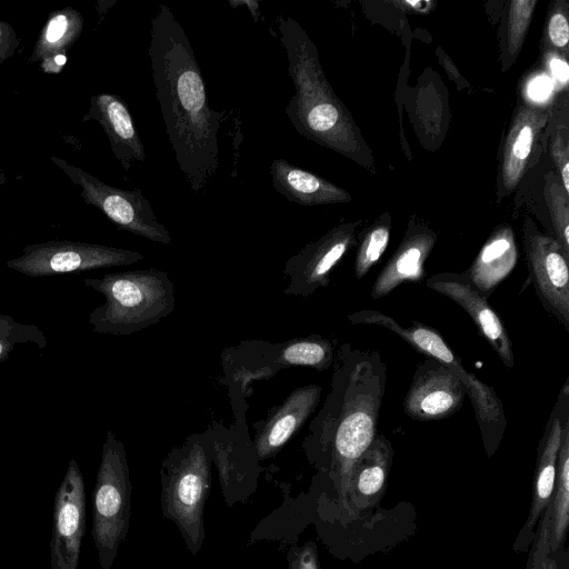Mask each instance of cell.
<instances>
[{
	"mask_svg": "<svg viewBox=\"0 0 569 569\" xmlns=\"http://www.w3.org/2000/svg\"><path fill=\"white\" fill-rule=\"evenodd\" d=\"M321 391L318 385H307L295 389L284 399L254 438V449L260 460L274 457L300 430L317 408Z\"/></svg>",
	"mask_w": 569,
	"mask_h": 569,
	"instance_id": "cell-18",
	"label": "cell"
},
{
	"mask_svg": "<svg viewBox=\"0 0 569 569\" xmlns=\"http://www.w3.org/2000/svg\"><path fill=\"white\" fill-rule=\"evenodd\" d=\"M396 4L403 7L407 10L419 12V13H426L432 9L435 6V2L432 1H401V2H395Z\"/></svg>",
	"mask_w": 569,
	"mask_h": 569,
	"instance_id": "cell-35",
	"label": "cell"
},
{
	"mask_svg": "<svg viewBox=\"0 0 569 569\" xmlns=\"http://www.w3.org/2000/svg\"><path fill=\"white\" fill-rule=\"evenodd\" d=\"M358 226L359 222L341 223L291 256L284 264L288 284L283 293L308 298L328 286L332 270L356 244Z\"/></svg>",
	"mask_w": 569,
	"mask_h": 569,
	"instance_id": "cell-11",
	"label": "cell"
},
{
	"mask_svg": "<svg viewBox=\"0 0 569 569\" xmlns=\"http://www.w3.org/2000/svg\"><path fill=\"white\" fill-rule=\"evenodd\" d=\"M429 289L457 302L473 320L479 333L509 369L515 355L509 332L487 298L470 282L466 273L439 272L426 279Z\"/></svg>",
	"mask_w": 569,
	"mask_h": 569,
	"instance_id": "cell-15",
	"label": "cell"
},
{
	"mask_svg": "<svg viewBox=\"0 0 569 569\" xmlns=\"http://www.w3.org/2000/svg\"><path fill=\"white\" fill-rule=\"evenodd\" d=\"M523 247L530 280L542 306L569 331V256L530 219L523 224Z\"/></svg>",
	"mask_w": 569,
	"mask_h": 569,
	"instance_id": "cell-10",
	"label": "cell"
},
{
	"mask_svg": "<svg viewBox=\"0 0 569 569\" xmlns=\"http://www.w3.org/2000/svg\"><path fill=\"white\" fill-rule=\"evenodd\" d=\"M288 569H320L317 547L312 541L288 551Z\"/></svg>",
	"mask_w": 569,
	"mask_h": 569,
	"instance_id": "cell-33",
	"label": "cell"
},
{
	"mask_svg": "<svg viewBox=\"0 0 569 569\" xmlns=\"http://www.w3.org/2000/svg\"><path fill=\"white\" fill-rule=\"evenodd\" d=\"M386 385L387 368L378 351L343 343L335 359L331 391L310 427L349 513L352 471L377 435Z\"/></svg>",
	"mask_w": 569,
	"mask_h": 569,
	"instance_id": "cell-2",
	"label": "cell"
},
{
	"mask_svg": "<svg viewBox=\"0 0 569 569\" xmlns=\"http://www.w3.org/2000/svg\"><path fill=\"white\" fill-rule=\"evenodd\" d=\"M536 4V0H513L509 3L507 52L511 60L517 58L522 48Z\"/></svg>",
	"mask_w": 569,
	"mask_h": 569,
	"instance_id": "cell-30",
	"label": "cell"
},
{
	"mask_svg": "<svg viewBox=\"0 0 569 569\" xmlns=\"http://www.w3.org/2000/svg\"><path fill=\"white\" fill-rule=\"evenodd\" d=\"M47 346L44 332L36 325L17 322L11 316L0 315V362L8 360L18 345Z\"/></svg>",
	"mask_w": 569,
	"mask_h": 569,
	"instance_id": "cell-28",
	"label": "cell"
},
{
	"mask_svg": "<svg viewBox=\"0 0 569 569\" xmlns=\"http://www.w3.org/2000/svg\"><path fill=\"white\" fill-rule=\"evenodd\" d=\"M21 44V38L13 27L0 20V64L10 59Z\"/></svg>",
	"mask_w": 569,
	"mask_h": 569,
	"instance_id": "cell-34",
	"label": "cell"
},
{
	"mask_svg": "<svg viewBox=\"0 0 569 569\" xmlns=\"http://www.w3.org/2000/svg\"><path fill=\"white\" fill-rule=\"evenodd\" d=\"M436 240V233L429 229L418 227L408 230L400 246L378 274L371 288V298H383L402 283L420 282L425 278L423 264Z\"/></svg>",
	"mask_w": 569,
	"mask_h": 569,
	"instance_id": "cell-19",
	"label": "cell"
},
{
	"mask_svg": "<svg viewBox=\"0 0 569 569\" xmlns=\"http://www.w3.org/2000/svg\"><path fill=\"white\" fill-rule=\"evenodd\" d=\"M148 56L176 161L191 190L201 192L219 168L218 133L224 112L210 108L191 43L167 4H159L151 19Z\"/></svg>",
	"mask_w": 569,
	"mask_h": 569,
	"instance_id": "cell-1",
	"label": "cell"
},
{
	"mask_svg": "<svg viewBox=\"0 0 569 569\" xmlns=\"http://www.w3.org/2000/svg\"><path fill=\"white\" fill-rule=\"evenodd\" d=\"M550 153L558 170L563 189L569 193V130L567 124H558L550 141Z\"/></svg>",
	"mask_w": 569,
	"mask_h": 569,
	"instance_id": "cell-31",
	"label": "cell"
},
{
	"mask_svg": "<svg viewBox=\"0 0 569 569\" xmlns=\"http://www.w3.org/2000/svg\"><path fill=\"white\" fill-rule=\"evenodd\" d=\"M518 261V247L509 226L497 228L465 272L470 282L488 298L511 273Z\"/></svg>",
	"mask_w": 569,
	"mask_h": 569,
	"instance_id": "cell-23",
	"label": "cell"
},
{
	"mask_svg": "<svg viewBox=\"0 0 569 569\" xmlns=\"http://www.w3.org/2000/svg\"><path fill=\"white\" fill-rule=\"evenodd\" d=\"M8 177L4 173L3 169L0 167V186L7 183Z\"/></svg>",
	"mask_w": 569,
	"mask_h": 569,
	"instance_id": "cell-36",
	"label": "cell"
},
{
	"mask_svg": "<svg viewBox=\"0 0 569 569\" xmlns=\"http://www.w3.org/2000/svg\"><path fill=\"white\" fill-rule=\"evenodd\" d=\"M333 360L332 342L320 336H311L283 343L274 362L280 367L307 366L317 370H326Z\"/></svg>",
	"mask_w": 569,
	"mask_h": 569,
	"instance_id": "cell-25",
	"label": "cell"
},
{
	"mask_svg": "<svg viewBox=\"0 0 569 569\" xmlns=\"http://www.w3.org/2000/svg\"><path fill=\"white\" fill-rule=\"evenodd\" d=\"M278 30L295 87L286 107L292 127L307 139L357 159L359 132L325 77L315 43L291 17H279Z\"/></svg>",
	"mask_w": 569,
	"mask_h": 569,
	"instance_id": "cell-3",
	"label": "cell"
},
{
	"mask_svg": "<svg viewBox=\"0 0 569 569\" xmlns=\"http://www.w3.org/2000/svg\"><path fill=\"white\" fill-rule=\"evenodd\" d=\"M131 511V481L123 443L108 430L92 495V538L102 569L113 565L126 539Z\"/></svg>",
	"mask_w": 569,
	"mask_h": 569,
	"instance_id": "cell-7",
	"label": "cell"
},
{
	"mask_svg": "<svg viewBox=\"0 0 569 569\" xmlns=\"http://www.w3.org/2000/svg\"><path fill=\"white\" fill-rule=\"evenodd\" d=\"M273 189L300 206L343 203L351 196L341 187L283 158L274 159L269 169Z\"/></svg>",
	"mask_w": 569,
	"mask_h": 569,
	"instance_id": "cell-21",
	"label": "cell"
},
{
	"mask_svg": "<svg viewBox=\"0 0 569 569\" xmlns=\"http://www.w3.org/2000/svg\"><path fill=\"white\" fill-rule=\"evenodd\" d=\"M53 507L51 569H78L86 528V491L82 472L74 459L68 463Z\"/></svg>",
	"mask_w": 569,
	"mask_h": 569,
	"instance_id": "cell-12",
	"label": "cell"
},
{
	"mask_svg": "<svg viewBox=\"0 0 569 569\" xmlns=\"http://www.w3.org/2000/svg\"><path fill=\"white\" fill-rule=\"evenodd\" d=\"M143 258L141 252L104 244L49 240L23 247L22 253L6 264L9 269L36 278L130 266Z\"/></svg>",
	"mask_w": 569,
	"mask_h": 569,
	"instance_id": "cell-9",
	"label": "cell"
},
{
	"mask_svg": "<svg viewBox=\"0 0 569 569\" xmlns=\"http://www.w3.org/2000/svg\"><path fill=\"white\" fill-rule=\"evenodd\" d=\"M83 23V16L73 7L52 11L39 32L29 63H38L48 74L60 73L67 63L68 51L82 33Z\"/></svg>",
	"mask_w": 569,
	"mask_h": 569,
	"instance_id": "cell-20",
	"label": "cell"
},
{
	"mask_svg": "<svg viewBox=\"0 0 569 569\" xmlns=\"http://www.w3.org/2000/svg\"><path fill=\"white\" fill-rule=\"evenodd\" d=\"M542 515L548 518L549 545L555 555L563 543L569 525V420L563 427L552 496Z\"/></svg>",
	"mask_w": 569,
	"mask_h": 569,
	"instance_id": "cell-24",
	"label": "cell"
},
{
	"mask_svg": "<svg viewBox=\"0 0 569 569\" xmlns=\"http://www.w3.org/2000/svg\"><path fill=\"white\" fill-rule=\"evenodd\" d=\"M568 1L557 0L548 10L543 43L558 57L568 59L569 18Z\"/></svg>",
	"mask_w": 569,
	"mask_h": 569,
	"instance_id": "cell-29",
	"label": "cell"
},
{
	"mask_svg": "<svg viewBox=\"0 0 569 569\" xmlns=\"http://www.w3.org/2000/svg\"><path fill=\"white\" fill-rule=\"evenodd\" d=\"M548 110L529 101L519 104L512 117L502 150L499 172L500 196L513 191L533 166Z\"/></svg>",
	"mask_w": 569,
	"mask_h": 569,
	"instance_id": "cell-16",
	"label": "cell"
},
{
	"mask_svg": "<svg viewBox=\"0 0 569 569\" xmlns=\"http://www.w3.org/2000/svg\"><path fill=\"white\" fill-rule=\"evenodd\" d=\"M94 120L103 129L111 151L124 171L134 161L143 162L146 151L131 113L118 94L98 93L90 98V106L82 121Z\"/></svg>",
	"mask_w": 569,
	"mask_h": 569,
	"instance_id": "cell-17",
	"label": "cell"
},
{
	"mask_svg": "<svg viewBox=\"0 0 569 569\" xmlns=\"http://www.w3.org/2000/svg\"><path fill=\"white\" fill-rule=\"evenodd\" d=\"M0 412H1V408H0Z\"/></svg>",
	"mask_w": 569,
	"mask_h": 569,
	"instance_id": "cell-37",
	"label": "cell"
},
{
	"mask_svg": "<svg viewBox=\"0 0 569 569\" xmlns=\"http://www.w3.org/2000/svg\"><path fill=\"white\" fill-rule=\"evenodd\" d=\"M467 396L462 382L440 361L426 357L413 373L403 410L416 421H435L455 415Z\"/></svg>",
	"mask_w": 569,
	"mask_h": 569,
	"instance_id": "cell-14",
	"label": "cell"
},
{
	"mask_svg": "<svg viewBox=\"0 0 569 569\" xmlns=\"http://www.w3.org/2000/svg\"><path fill=\"white\" fill-rule=\"evenodd\" d=\"M536 531V547L531 553V561L527 569H558L553 553L550 550L548 518L542 515Z\"/></svg>",
	"mask_w": 569,
	"mask_h": 569,
	"instance_id": "cell-32",
	"label": "cell"
},
{
	"mask_svg": "<svg viewBox=\"0 0 569 569\" xmlns=\"http://www.w3.org/2000/svg\"><path fill=\"white\" fill-rule=\"evenodd\" d=\"M543 194L553 230L551 237L569 256V193L555 171H549L545 177Z\"/></svg>",
	"mask_w": 569,
	"mask_h": 569,
	"instance_id": "cell-26",
	"label": "cell"
},
{
	"mask_svg": "<svg viewBox=\"0 0 569 569\" xmlns=\"http://www.w3.org/2000/svg\"><path fill=\"white\" fill-rule=\"evenodd\" d=\"M389 239L390 223L383 219L377 221L365 232L359 241L355 260L357 279H362L377 264L387 249Z\"/></svg>",
	"mask_w": 569,
	"mask_h": 569,
	"instance_id": "cell-27",
	"label": "cell"
},
{
	"mask_svg": "<svg viewBox=\"0 0 569 569\" xmlns=\"http://www.w3.org/2000/svg\"><path fill=\"white\" fill-rule=\"evenodd\" d=\"M161 510L172 521L192 555L204 540L203 510L211 489L210 459L199 439L174 448L161 468Z\"/></svg>",
	"mask_w": 569,
	"mask_h": 569,
	"instance_id": "cell-6",
	"label": "cell"
},
{
	"mask_svg": "<svg viewBox=\"0 0 569 569\" xmlns=\"http://www.w3.org/2000/svg\"><path fill=\"white\" fill-rule=\"evenodd\" d=\"M51 161L80 189L84 202L99 209L118 229L162 244L172 242L170 232L157 219L140 189L124 190L107 184L57 156L51 157Z\"/></svg>",
	"mask_w": 569,
	"mask_h": 569,
	"instance_id": "cell-8",
	"label": "cell"
},
{
	"mask_svg": "<svg viewBox=\"0 0 569 569\" xmlns=\"http://www.w3.org/2000/svg\"><path fill=\"white\" fill-rule=\"evenodd\" d=\"M391 442L377 433L355 465L349 493L350 513L375 506L382 497L391 470Z\"/></svg>",
	"mask_w": 569,
	"mask_h": 569,
	"instance_id": "cell-22",
	"label": "cell"
},
{
	"mask_svg": "<svg viewBox=\"0 0 569 569\" xmlns=\"http://www.w3.org/2000/svg\"><path fill=\"white\" fill-rule=\"evenodd\" d=\"M83 282L104 297L89 315L93 332L132 335L158 323L176 306L172 281L156 268L110 272Z\"/></svg>",
	"mask_w": 569,
	"mask_h": 569,
	"instance_id": "cell-4",
	"label": "cell"
},
{
	"mask_svg": "<svg viewBox=\"0 0 569 569\" xmlns=\"http://www.w3.org/2000/svg\"><path fill=\"white\" fill-rule=\"evenodd\" d=\"M348 320L353 325L383 327L402 338L418 352L447 366L462 382L467 396L471 400L487 455L490 457L495 453L507 428L502 402L490 386L462 366L460 358L437 330L420 322H412L406 327L395 318L377 310H360L350 313Z\"/></svg>",
	"mask_w": 569,
	"mask_h": 569,
	"instance_id": "cell-5",
	"label": "cell"
},
{
	"mask_svg": "<svg viewBox=\"0 0 569 569\" xmlns=\"http://www.w3.org/2000/svg\"><path fill=\"white\" fill-rule=\"evenodd\" d=\"M569 420V379L555 403L538 447V458L533 476L532 500L528 518L516 541L515 550L526 551L535 538V529L550 502L557 471L558 455L565 423Z\"/></svg>",
	"mask_w": 569,
	"mask_h": 569,
	"instance_id": "cell-13",
	"label": "cell"
}]
</instances>
